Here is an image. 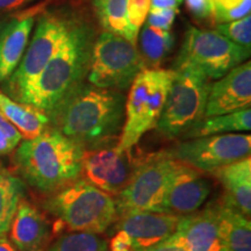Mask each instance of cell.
Segmentation results:
<instances>
[{"mask_svg": "<svg viewBox=\"0 0 251 251\" xmlns=\"http://www.w3.org/2000/svg\"><path fill=\"white\" fill-rule=\"evenodd\" d=\"M125 107L126 97L121 91L101 89L81 81L49 113L50 127L85 151L101 148L111 146L120 137Z\"/></svg>", "mask_w": 251, "mask_h": 251, "instance_id": "6da1fadb", "label": "cell"}, {"mask_svg": "<svg viewBox=\"0 0 251 251\" xmlns=\"http://www.w3.org/2000/svg\"><path fill=\"white\" fill-rule=\"evenodd\" d=\"M14 150L20 179L37 192L49 196L80 178L85 150L55 128L21 141Z\"/></svg>", "mask_w": 251, "mask_h": 251, "instance_id": "7a4b0ae2", "label": "cell"}, {"mask_svg": "<svg viewBox=\"0 0 251 251\" xmlns=\"http://www.w3.org/2000/svg\"><path fill=\"white\" fill-rule=\"evenodd\" d=\"M96 39L94 28L80 15L20 102L49 114L87 76Z\"/></svg>", "mask_w": 251, "mask_h": 251, "instance_id": "3957f363", "label": "cell"}, {"mask_svg": "<svg viewBox=\"0 0 251 251\" xmlns=\"http://www.w3.org/2000/svg\"><path fill=\"white\" fill-rule=\"evenodd\" d=\"M43 207L56 218L55 230L102 234L118 220L115 199L83 178L49 194Z\"/></svg>", "mask_w": 251, "mask_h": 251, "instance_id": "277c9868", "label": "cell"}, {"mask_svg": "<svg viewBox=\"0 0 251 251\" xmlns=\"http://www.w3.org/2000/svg\"><path fill=\"white\" fill-rule=\"evenodd\" d=\"M79 17L71 8L47 11L40 15L18 68L4 83L2 92L6 96L18 102L23 100Z\"/></svg>", "mask_w": 251, "mask_h": 251, "instance_id": "5b68a950", "label": "cell"}, {"mask_svg": "<svg viewBox=\"0 0 251 251\" xmlns=\"http://www.w3.org/2000/svg\"><path fill=\"white\" fill-rule=\"evenodd\" d=\"M174 70L146 68L137 75L126 99L125 122L117 149L131 151L141 137L156 128L170 89Z\"/></svg>", "mask_w": 251, "mask_h": 251, "instance_id": "8992f818", "label": "cell"}, {"mask_svg": "<svg viewBox=\"0 0 251 251\" xmlns=\"http://www.w3.org/2000/svg\"><path fill=\"white\" fill-rule=\"evenodd\" d=\"M211 85V79L197 68L184 67L174 70L157 130L168 139L183 136L205 117Z\"/></svg>", "mask_w": 251, "mask_h": 251, "instance_id": "52a82bcc", "label": "cell"}, {"mask_svg": "<svg viewBox=\"0 0 251 251\" xmlns=\"http://www.w3.org/2000/svg\"><path fill=\"white\" fill-rule=\"evenodd\" d=\"M249 57L250 48L231 42L216 30L188 27L172 70L193 67L211 80L219 79Z\"/></svg>", "mask_w": 251, "mask_h": 251, "instance_id": "ba28073f", "label": "cell"}, {"mask_svg": "<svg viewBox=\"0 0 251 251\" xmlns=\"http://www.w3.org/2000/svg\"><path fill=\"white\" fill-rule=\"evenodd\" d=\"M146 69L134 43L125 37L102 31L94 41L87 81L101 89L124 91Z\"/></svg>", "mask_w": 251, "mask_h": 251, "instance_id": "9c48e42d", "label": "cell"}, {"mask_svg": "<svg viewBox=\"0 0 251 251\" xmlns=\"http://www.w3.org/2000/svg\"><path fill=\"white\" fill-rule=\"evenodd\" d=\"M175 162L165 150L135 159L129 181L114 198L118 218L130 212H158Z\"/></svg>", "mask_w": 251, "mask_h": 251, "instance_id": "30bf717a", "label": "cell"}, {"mask_svg": "<svg viewBox=\"0 0 251 251\" xmlns=\"http://www.w3.org/2000/svg\"><path fill=\"white\" fill-rule=\"evenodd\" d=\"M176 161L184 163L202 174L250 157V134L230 133L196 137L179 142L165 150Z\"/></svg>", "mask_w": 251, "mask_h": 251, "instance_id": "8fae6325", "label": "cell"}, {"mask_svg": "<svg viewBox=\"0 0 251 251\" xmlns=\"http://www.w3.org/2000/svg\"><path fill=\"white\" fill-rule=\"evenodd\" d=\"M134 168L131 151L106 146L84 151L80 178L115 198L129 181Z\"/></svg>", "mask_w": 251, "mask_h": 251, "instance_id": "7c38bea8", "label": "cell"}, {"mask_svg": "<svg viewBox=\"0 0 251 251\" xmlns=\"http://www.w3.org/2000/svg\"><path fill=\"white\" fill-rule=\"evenodd\" d=\"M211 190V180L202 172L176 161L158 212L176 216L197 212L207 200Z\"/></svg>", "mask_w": 251, "mask_h": 251, "instance_id": "4fadbf2b", "label": "cell"}, {"mask_svg": "<svg viewBox=\"0 0 251 251\" xmlns=\"http://www.w3.org/2000/svg\"><path fill=\"white\" fill-rule=\"evenodd\" d=\"M169 240L185 251H222L218 201L214 200L201 211L180 216Z\"/></svg>", "mask_w": 251, "mask_h": 251, "instance_id": "5bb4252c", "label": "cell"}, {"mask_svg": "<svg viewBox=\"0 0 251 251\" xmlns=\"http://www.w3.org/2000/svg\"><path fill=\"white\" fill-rule=\"evenodd\" d=\"M250 105L251 64L250 61H246L212 84L207 97L205 117L228 114L250 108Z\"/></svg>", "mask_w": 251, "mask_h": 251, "instance_id": "9a60e30c", "label": "cell"}, {"mask_svg": "<svg viewBox=\"0 0 251 251\" xmlns=\"http://www.w3.org/2000/svg\"><path fill=\"white\" fill-rule=\"evenodd\" d=\"M179 218L159 212H130L119 216L115 224L118 230L129 235L137 251H147L172 236Z\"/></svg>", "mask_w": 251, "mask_h": 251, "instance_id": "2e32d148", "label": "cell"}, {"mask_svg": "<svg viewBox=\"0 0 251 251\" xmlns=\"http://www.w3.org/2000/svg\"><path fill=\"white\" fill-rule=\"evenodd\" d=\"M7 233L9 241L19 251H46L56 230L46 214L23 199Z\"/></svg>", "mask_w": 251, "mask_h": 251, "instance_id": "e0dca14e", "label": "cell"}, {"mask_svg": "<svg viewBox=\"0 0 251 251\" xmlns=\"http://www.w3.org/2000/svg\"><path fill=\"white\" fill-rule=\"evenodd\" d=\"M35 25L33 14L0 21V84L18 68Z\"/></svg>", "mask_w": 251, "mask_h": 251, "instance_id": "ac0fdd59", "label": "cell"}, {"mask_svg": "<svg viewBox=\"0 0 251 251\" xmlns=\"http://www.w3.org/2000/svg\"><path fill=\"white\" fill-rule=\"evenodd\" d=\"M216 201L222 251H251L249 218L240 212V209L226 196L216 199Z\"/></svg>", "mask_w": 251, "mask_h": 251, "instance_id": "d6986e66", "label": "cell"}, {"mask_svg": "<svg viewBox=\"0 0 251 251\" xmlns=\"http://www.w3.org/2000/svg\"><path fill=\"white\" fill-rule=\"evenodd\" d=\"M224 186L225 196L250 218L251 213V159H241L212 172Z\"/></svg>", "mask_w": 251, "mask_h": 251, "instance_id": "ffe728a7", "label": "cell"}, {"mask_svg": "<svg viewBox=\"0 0 251 251\" xmlns=\"http://www.w3.org/2000/svg\"><path fill=\"white\" fill-rule=\"evenodd\" d=\"M0 112L14 126L24 140H31L50 127L48 114L34 106L18 102L0 91Z\"/></svg>", "mask_w": 251, "mask_h": 251, "instance_id": "44dd1931", "label": "cell"}, {"mask_svg": "<svg viewBox=\"0 0 251 251\" xmlns=\"http://www.w3.org/2000/svg\"><path fill=\"white\" fill-rule=\"evenodd\" d=\"M251 129V109L244 108L228 114L205 117L183 135L185 140L211 135L241 133Z\"/></svg>", "mask_w": 251, "mask_h": 251, "instance_id": "7402d4cb", "label": "cell"}, {"mask_svg": "<svg viewBox=\"0 0 251 251\" xmlns=\"http://www.w3.org/2000/svg\"><path fill=\"white\" fill-rule=\"evenodd\" d=\"M128 0H92L93 11L102 29L136 43L137 35L127 17Z\"/></svg>", "mask_w": 251, "mask_h": 251, "instance_id": "603a6c76", "label": "cell"}, {"mask_svg": "<svg viewBox=\"0 0 251 251\" xmlns=\"http://www.w3.org/2000/svg\"><path fill=\"white\" fill-rule=\"evenodd\" d=\"M140 35L144 65L149 69H156L168 57L175 46V35L170 30H162L144 24Z\"/></svg>", "mask_w": 251, "mask_h": 251, "instance_id": "cb8c5ba5", "label": "cell"}, {"mask_svg": "<svg viewBox=\"0 0 251 251\" xmlns=\"http://www.w3.org/2000/svg\"><path fill=\"white\" fill-rule=\"evenodd\" d=\"M25 191L26 186L20 178L0 170V235L7 234Z\"/></svg>", "mask_w": 251, "mask_h": 251, "instance_id": "d4e9b609", "label": "cell"}, {"mask_svg": "<svg viewBox=\"0 0 251 251\" xmlns=\"http://www.w3.org/2000/svg\"><path fill=\"white\" fill-rule=\"evenodd\" d=\"M46 251H108V242L101 234L65 231Z\"/></svg>", "mask_w": 251, "mask_h": 251, "instance_id": "484cf974", "label": "cell"}, {"mask_svg": "<svg viewBox=\"0 0 251 251\" xmlns=\"http://www.w3.org/2000/svg\"><path fill=\"white\" fill-rule=\"evenodd\" d=\"M215 30L226 39L246 48L251 47V17L247 15L230 23L216 25Z\"/></svg>", "mask_w": 251, "mask_h": 251, "instance_id": "4316f807", "label": "cell"}, {"mask_svg": "<svg viewBox=\"0 0 251 251\" xmlns=\"http://www.w3.org/2000/svg\"><path fill=\"white\" fill-rule=\"evenodd\" d=\"M250 12L251 0H243L241 4L230 8H225L214 4L212 19L214 20V23L216 25L226 24L230 23V21L238 20V19H242L244 17H247V15H250Z\"/></svg>", "mask_w": 251, "mask_h": 251, "instance_id": "83f0119b", "label": "cell"}, {"mask_svg": "<svg viewBox=\"0 0 251 251\" xmlns=\"http://www.w3.org/2000/svg\"><path fill=\"white\" fill-rule=\"evenodd\" d=\"M151 7V0H128L127 17L134 33L139 36V31L146 23Z\"/></svg>", "mask_w": 251, "mask_h": 251, "instance_id": "f1b7e54d", "label": "cell"}, {"mask_svg": "<svg viewBox=\"0 0 251 251\" xmlns=\"http://www.w3.org/2000/svg\"><path fill=\"white\" fill-rule=\"evenodd\" d=\"M178 14V8H168L158 9L150 8L146 23L149 26L158 28L162 30H170L174 25L176 17Z\"/></svg>", "mask_w": 251, "mask_h": 251, "instance_id": "f546056e", "label": "cell"}, {"mask_svg": "<svg viewBox=\"0 0 251 251\" xmlns=\"http://www.w3.org/2000/svg\"><path fill=\"white\" fill-rule=\"evenodd\" d=\"M186 5L187 11L199 20L212 19L214 2L213 0H183Z\"/></svg>", "mask_w": 251, "mask_h": 251, "instance_id": "4dcf8cb0", "label": "cell"}, {"mask_svg": "<svg viewBox=\"0 0 251 251\" xmlns=\"http://www.w3.org/2000/svg\"><path fill=\"white\" fill-rule=\"evenodd\" d=\"M108 251H137L129 235L118 230L108 242Z\"/></svg>", "mask_w": 251, "mask_h": 251, "instance_id": "1f68e13d", "label": "cell"}, {"mask_svg": "<svg viewBox=\"0 0 251 251\" xmlns=\"http://www.w3.org/2000/svg\"><path fill=\"white\" fill-rule=\"evenodd\" d=\"M37 0H0V12L14 11V9L23 8Z\"/></svg>", "mask_w": 251, "mask_h": 251, "instance_id": "d6a6232c", "label": "cell"}, {"mask_svg": "<svg viewBox=\"0 0 251 251\" xmlns=\"http://www.w3.org/2000/svg\"><path fill=\"white\" fill-rule=\"evenodd\" d=\"M181 2H183V0H151V7L150 8H178Z\"/></svg>", "mask_w": 251, "mask_h": 251, "instance_id": "836d02e7", "label": "cell"}, {"mask_svg": "<svg viewBox=\"0 0 251 251\" xmlns=\"http://www.w3.org/2000/svg\"><path fill=\"white\" fill-rule=\"evenodd\" d=\"M147 251H185V250L181 247L177 246L176 243L171 242L170 240H166L164 242L157 244L156 247H153L151 249Z\"/></svg>", "mask_w": 251, "mask_h": 251, "instance_id": "e575fe53", "label": "cell"}, {"mask_svg": "<svg viewBox=\"0 0 251 251\" xmlns=\"http://www.w3.org/2000/svg\"><path fill=\"white\" fill-rule=\"evenodd\" d=\"M15 148L17 147H14L13 144L9 142L6 135L0 130V155H8V153L14 151Z\"/></svg>", "mask_w": 251, "mask_h": 251, "instance_id": "d590c367", "label": "cell"}, {"mask_svg": "<svg viewBox=\"0 0 251 251\" xmlns=\"http://www.w3.org/2000/svg\"><path fill=\"white\" fill-rule=\"evenodd\" d=\"M0 251H19L6 234L0 235Z\"/></svg>", "mask_w": 251, "mask_h": 251, "instance_id": "8d00e7d4", "label": "cell"}, {"mask_svg": "<svg viewBox=\"0 0 251 251\" xmlns=\"http://www.w3.org/2000/svg\"><path fill=\"white\" fill-rule=\"evenodd\" d=\"M242 1L243 0H213V2H214V4L221 6V7H225V8L234 7V6L241 4Z\"/></svg>", "mask_w": 251, "mask_h": 251, "instance_id": "74e56055", "label": "cell"}]
</instances>
